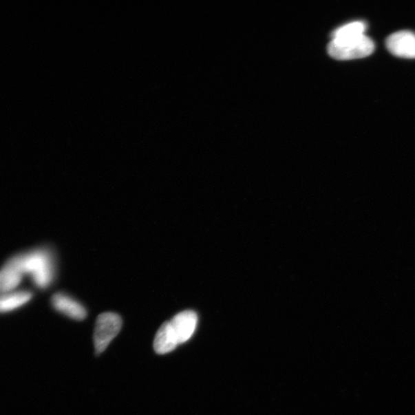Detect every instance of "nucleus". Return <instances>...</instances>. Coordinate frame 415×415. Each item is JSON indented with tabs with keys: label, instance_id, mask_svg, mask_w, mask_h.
Listing matches in <instances>:
<instances>
[{
	"label": "nucleus",
	"instance_id": "6",
	"mask_svg": "<svg viewBox=\"0 0 415 415\" xmlns=\"http://www.w3.org/2000/svg\"><path fill=\"white\" fill-rule=\"evenodd\" d=\"M52 304L58 312L68 316L70 319L82 321L87 317V312L84 306L67 294H55L52 299Z\"/></svg>",
	"mask_w": 415,
	"mask_h": 415
},
{
	"label": "nucleus",
	"instance_id": "1",
	"mask_svg": "<svg viewBox=\"0 0 415 415\" xmlns=\"http://www.w3.org/2000/svg\"><path fill=\"white\" fill-rule=\"evenodd\" d=\"M198 324V316L193 311H184L164 322L158 330L154 339V350L164 354L192 337Z\"/></svg>",
	"mask_w": 415,
	"mask_h": 415
},
{
	"label": "nucleus",
	"instance_id": "8",
	"mask_svg": "<svg viewBox=\"0 0 415 415\" xmlns=\"http://www.w3.org/2000/svg\"><path fill=\"white\" fill-rule=\"evenodd\" d=\"M32 298L29 292H17L3 294L0 296V312L14 310L28 303Z\"/></svg>",
	"mask_w": 415,
	"mask_h": 415
},
{
	"label": "nucleus",
	"instance_id": "4",
	"mask_svg": "<svg viewBox=\"0 0 415 415\" xmlns=\"http://www.w3.org/2000/svg\"><path fill=\"white\" fill-rule=\"evenodd\" d=\"M123 320L114 312H105L98 316L94 336L96 353L100 354L120 333Z\"/></svg>",
	"mask_w": 415,
	"mask_h": 415
},
{
	"label": "nucleus",
	"instance_id": "2",
	"mask_svg": "<svg viewBox=\"0 0 415 415\" xmlns=\"http://www.w3.org/2000/svg\"><path fill=\"white\" fill-rule=\"evenodd\" d=\"M6 264L23 275L30 274L35 285L41 288L48 287L55 275L54 256L50 250L39 248L28 253L12 257Z\"/></svg>",
	"mask_w": 415,
	"mask_h": 415
},
{
	"label": "nucleus",
	"instance_id": "9",
	"mask_svg": "<svg viewBox=\"0 0 415 415\" xmlns=\"http://www.w3.org/2000/svg\"><path fill=\"white\" fill-rule=\"evenodd\" d=\"M367 24L363 21H354L341 26L334 31L333 39H345L365 35Z\"/></svg>",
	"mask_w": 415,
	"mask_h": 415
},
{
	"label": "nucleus",
	"instance_id": "5",
	"mask_svg": "<svg viewBox=\"0 0 415 415\" xmlns=\"http://www.w3.org/2000/svg\"><path fill=\"white\" fill-rule=\"evenodd\" d=\"M386 46L395 56L415 58V34L411 31H399L388 36Z\"/></svg>",
	"mask_w": 415,
	"mask_h": 415
},
{
	"label": "nucleus",
	"instance_id": "3",
	"mask_svg": "<svg viewBox=\"0 0 415 415\" xmlns=\"http://www.w3.org/2000/svg\"><path fill=\"white\" fill-rule=\"evenodd\" d=\"M374 43L365 35L345 39H333L328 44V52L338 61H351L371 55Z\"/></svg>",
	"mask_w": 415,
	"mask_h": 415
},
{
	"label": "nucleus",
	"instance_id": "7",
	"mask_svg": "<svg viewBox=\"0 0 415 415\" xmlns=\"http://www.w3.org/2000/svg\"><path fill=\"white\" fill-rule=\"evenodd\" d=\"M23 274L18 270L6 264L0 270V293L6 294L17 288L22 280Z\"/></svg>",
	"mask_w": 415,
	"mask_h": 415
}]
</instances>
